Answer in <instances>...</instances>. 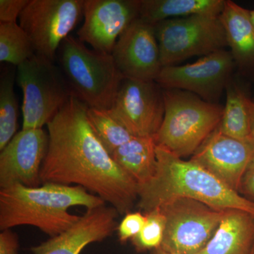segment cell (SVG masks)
Listing matches in <instances>:
<instances>
[{
	"mask_svg": "<svg viewBox=\"0 0 254 254\" xmlns=\"http://www.w3.org/2000/svg\"><path fill=\"white\" fill-rule=\"evenodd\" d=\"M166 218L160 249L174 254H198L208 243L225 210L190 198H177L160 207Z\"/></svg>",
	"mask_w": 254,
	"mask_h": 254,
	"instance_id": "ba28073f",
	"label": "cell"
},
{
	"mask_svg": "<svg viewBox=\"0 0 254 254\" xmlns=\"http://www.w3.org/2000/svg\"><path fill=\"white\" fill-rule=\"evenodd\" d=\"M88 108L72 96L47 125L48 147L41 183L83 187L120 215H126L138 200V183L119 166L95 134Z\"/></svg>",
	"mask_w": 254,
	"mask_h": 254,
	"instance_id": "6da1fadb",
	"label": "cell"
},
{
	"mask_svg": "<svg viewBox=\"0 0 254 254\" xmlns=\"http://www.w3.org/2000/svg\"><path fill=\"white\" fill-rule=\"evenodd\" d=\"M30 0H0V23L16 22Z\"/></svg>",
	"mask_w": 254,
	"mask_h": 254,
	"instance_id": "4316f807",
	"label": "cell"
},
{
	"mask_svg": "<svg viewBox=\"0 0 254 254\" xmlns=\"http://www.w3.org/2000/svg\"><path fill=\"white\" fill-rule=\"evenodd\" d=\"M140 7L141 0H84L77 38L92 49L112 54L119 38L139 17Z\"/></svg>",
	"mask_w": 254,
	"mask_h": 254,
	"instance_id": "7c38bea8",
	"label": "cell"
},
{
	"mask_svg": "<svg viewBox=\"0 0 254 254\" xmlns=\"http://www.w3.org/2000/svg\"><path fill=\"white\" fill-rule=\"evenodd\" d=\"M235 67L231 53L221 50L195 63L164 66L155 82L163 89H177L217 103L232 79Z\"/></svg>",
	"mask_w": 254,
	"mask_h": 254,
	"instance_id": "30bf717a",
	"label": "cell"
},
{
	"mask_svg": "<svg viewBox=\"0 0 254 254\" xmlns=\"http://www.w3.org/2000/svg\"><path fill=\"white\" fill-rule=\"evenodd\" d=\"M225 93L226 102L218 125L219 130L232 138L250 141L252 98L233 78L227 84Z\"/></svg>",
	"mask_w": 254,
	"mask_h": 254,
	"instance_id": "44dd1931",
	"label": "cell"
},
{
	"mask_svg": "<svg viewBox=\"0 0 254 254\" xmlns=\"http://www.w3.org/2000/svg\"><path fill=\"white\" fill-rule=\"evenodd\" d=\"M118 210L106 204L80 216L73 226L58 236L31 247L33 254H80L87 246L111 236L118 228Z\"/></svg>",
	"mask_w": 254,
	"mask_h": 254,
	"instance_id": "2e32d148",
	"label": "cell"
},
{
	"mask_svg": "<svg viewBox=\"0 0 254 254\" xmlns=\"http://www.w3.org/2000/svg\"><path fill=\"white\" fill-rule=\"evenodd\" d=\"M27 33L17 22L0 23V62L19 66L36 55Z\"/></svg>",
	"mask_w": 254,
	"mask_h": 254,
	"instance_id": "603a6c76",
	"label": "cell"
},
{
	"mask_svg": "<svg viewBox=\"0 0 254 254\" xmlns=\"http://www.w3.org/2000/svg\"><path fill=\"white\" fill-rule=\"evenodd\" d=\"M249 11H250L251 19L254 25V9H249Z\"/></svg>",
	"mask_w": 254,
	"mask_h": 254,
	"instance_id": "1f68e13d",
	"label": "cell"
},
{
	"mask_svg": "<svg viewBox=\"0 0 254 254\" xmlns=\"http://www.w3.org/2000/svg\"><path fill=\"white\" fill-rule=\"evenodd\" d=\"M250 254H254V245L253 247V248H252V252H251Z\"/></svg>",
	"mask_w": 254,
	"mask_h": 254,
	"instance_id": "d6a6232c",
	"label": "cell"
},
{
	"mask_svg": "<svg viewBox=\"0 0 254 254\" xmlns=\"http://www.w3.org/2000/svg\"><path fill=\"white\" fill-rule=\"evenodd\" d=\"M112 55L120 73L130 79L155 81L163 67L154 25L139 17L119 38Z\"/></svg>",
	"mask_w": 254,
	"mask_h": 254,
	"instance_id": "5bb4252c",
	"label": "cell"
},
{
	"mask_svg": "<svg viewBox=\"0 0 254 254\" xmlns=\"http://www.w3.org/2000/svg\"><path fill=\"white\" fill-rule=\"evenodd\" d=\"M4 66L0 76V150L17 132L18 104L14 91L16 70Z\"/></svg>",
	"mask_w": 254,
	"mask_h": 254,
	"instance_id": "7402d4cb",
	"label": "cell"
},
{
	"mask_svg": "<svg viewBox=\"0 0 254 254\" xmlns=\"http://www.w3.org/2000/svg\"><path fill=\"white\" fill-rule=\"evenodd\" d=\"M106 204L98 195L83 187L55 183L28 187L14 185L0 190V230L29 225L50 237L58 236L73 226L80 216L68 209H87Z\"/></svg>",
	"mask_w": 254,
	"mask_h": 254,
	"instance_id": "3957f363",
	"label": "cell"
},
{
	"mask_svg": "<svg viewBox=\"0 0 254 254\" xmlns=\"http://www.w3.org/2000/svg\"><path fill=\"white\" fill-rule=\"evenodd\" d=\"M174 254L171 253H169V252H165L162 250V249L159 248L158 250H155L152 251L151 254Z\"/></svg>",
	"mask_w": 254,
	"mask_h": 254,
	"instance_id": "4dcf8cb0",
	"label": "cell"
},
{
	"mask_svg": "<svg viewBox=\"0 0 254 254\" xmlns=\"http://www.w3.org/2000/svg\"><path fill=\"white\" fill-rule=\"evenodd\" d=\"M57 58L75 97L88 108L111 109L125 78L112 54L88 48L69 36L62 43Z\"/></svg>",
	"mask_w": 254,
	"mask_h": 254,
	"instance_id": "277c9868",
	"label": "cell"
},
{
	"mask_svg": "<svg viewBox=\"0 0 254 254\" xmlns=\"http://www.w3.org/2000/svg\"><path fill=\"white\" fill-rule=\"evenodd\" d=\"M238 193L254 204V155L241 179Z\"/></svg>",
	"mask_w": 254,
	"mask_h": 254,
	"instance_id": "83f0119b",
	"label": "cell"
},
{
	"mask_svg": "<svg viewBox=\"0 0 254 254\" xmlns=\"http://www.w3.org/2000/svg\"><path fill=\"white\" fill-rule=\"evenodd\" d=\"M220 17L235 66L241 74L254 79V25L250 11L226 0Z\"/></svg>",
	"mask_w": 254,
	"mask_h": 254,
	"instance_id": "e0dca14e",
	"label": "cell"
},
{
	"mask_svg": "<svg viewBox=\"0 0 254 254\" xmlns=\"http://www.w3.org/2000/svg\"><path fill=\"white\" fill-rule=\"evenodd\" d=\"M164 99L165 115L155 143L180 158L193 155L218 127L223 107L182 90L164 89Z\"/></svg>",
	"mask_w": 254,
	"mask_h": 254,
	"instance_id": "5b68a950",
	"label": "cell"
},
{
	"mask_svg": "<svg viewBox=\"0 0 254 254\" xmlns=\"http://www.w3.org/2000/svg\"><path fill=\"white\" fill-rule=\"evenodd\" d=\"M48 147L43 128H22L0 153V187H39L41 170Z\"/></svg>",
	"mask_w": 254,
	"mask_h": 254,
	"instance_id": "4fadbf2b",
	"label": "cell"
},
{
	"mask_svg": "<svg viewBox=\"0 0 254 254\" xmlns=\"http://www.w3.org/2000/svg\"><path fill=\"white\" fill-rule=\"evenodd\" d=\"M226 0H141L139 18L155 25L172 18L195 15L220 16Z\"/></svg>",
	"mask_w": 254,
	"mask_h": 254,
	"instance_id": "d6986e66",
	"label": "cell"
},
{
	"mask_svg": "<svg viewBox=\"0 0 254 254\" xmlns=\"http://www.w3.org/2000/svg\"><path fill=\"white\" fill-rule=\"evenodd\" d=\"M145 221L146 218L143 212H129L127 213L117 228L120 243L125 244L128 240H133L141 231Z\"/></svg>",
	"mask_w": 254,
	"mask_h": 254,
	"instance_id": "484cf974",
	"label": "cell"
},
{
	"mask_svg": "<svg viewBox=\"0 0 254 254\" xmlns=\"http://www.w3.org/2000/svg\"><path fill=\"white\" fill-rule=\"evenodd\" d=\"M156 147L154 137H133L115 150L111 156L141 185L150 180L156 171Z\"/></svg>",
	"mask_w": 254,
	"mask_h": 254,
	"instance_id": "ffe728a7",
	"label": "cell"
},
{
	"mask_svg": "<svg viewBox=\"0 0 254 254\" xmlns=\"http://www.w3.org/2000/svg\"><path fill=\"white\" fill-rule=\"evenodd\" d=\"M19 242L16 234L11 230L0 233V254H18Z\"/></svg>",
	"mask_w": 254,
	"mask_h": 254,
	"instance_id": "f1b7e54d",
	"label": "cell"
},
{
	"mask_svg": "<svg viewBox=\"0 0 254 254\" xmlns=\"http://www.w3.org/2000/svg\"><path fill=\"white\" fill-rule=\"evenodd\" d=\"M110 110L133 136L154 137L165 115L164 89L155 81L125 78Z\"/></svg>",
	"mask_w": 254,
	"mask_h": 254,
	"instance_id": "8fae6325",
	"label": "cell"
},
{
	"mask_svg": "<svg viewBox=\"0 0 254 254\" xmlns=\"http://www.w3.org/2000/svg\"><path fill=\"white\" fill-rule=\"evenodd\" d=\"M163 66L225 50L226 33L220 16L195 15L154 25Z\"/></svg>",
	"mask_w": 254,
	"mask_h": 254,
	"instance_id": "52a82bcc",
	"label": "cell"
},
{
	"mask_svg": "<svg viewBox=\"0 0 254 254\" xmlns=\"http://www.w3.org/2000/svg\"><path fill=\"white\" fill-rule=\"evenodd\" d=\"M23 92L22 128H43L72 96L61 68L36 54L17 66Z\"/></svg>",
	"mask_w": 254,
	"mask_h": 254,
	"instance_id": "8992f818",
	"label": "cell"
},
{
	"mask_svg": "<svg viewBox=\"0 0 254 254\" xmlns=\"http://www.w3.org/2000/svg\"><path fill=\"white\" fill-rule=\"evenodd\" d=\"M146 221L141 231L131 240L138 253L158 250L163 244L166 228V218L160 208L145 212Z\"/></svg>",
	"mask_w": 254,
	"mask_h": 254,
	"instance_id": "d4e9b609",
	"label": "cell"
},
{
	"mask_svg": "<svg viewBox=\"0 0 254 254\" xmlns=\"http://www.w3.org/2000/svg\"><path fill=\"white\" fill-rule=\"evenodd\" d=\"M153 177L138 185V206L143 213L177 198L198 200L220 210L237 209L254 214V204L193 160H185L157 145Z\"/></svg>",
	"mask_w": 254,
	"mask_h": 254,
	"instance_id": "7a4b0ae2",
	"label": "cell"
},
{
	"mask_svg": "<svg viewBox=\"0 0 254 254\" xmlns=\"http://www.w3.org/2000/svg\"><path fill=\"white\" fill-rule=\"evenodd\" d=\"M251 132L250 141L254 145V99L250 102Z\"/></svg>",
	"mask_w": 254,
	"mask_h": 254,
	"instance_id": "f546056e",
	"label": "cell"
},
{
	"mask_svg": "<svg viewBox=\"0 0 254 254\" xmlns=\"http://www.w3.org/2000/svg\"><path fill=\"white\" fill-rule=\"evenodd\" d=\"M87 117L95 134L110 155L135 137L113 116L110 110L88 108Z\"/></svg>",
	"mask_w": 254,
	"mask_h": 254,
	"instance_id": "cb8c5ba5",
	"label": "cell"
},
{
	"mask_svg": "<svg viewBox=\"0 0 254 254\" xmlns=\"http://www.w3.org/2000/svg\"><path fill=\"white\" fill-rule=\"evenodd\" d=\"M84 0H30L19 17L36 54L54 62L62 43L76 28Z\"/></svg>",
	"mask_w": 254,
	"mask_h": 254,
	"instance_id": "9c48e42d",
	"label": "cell"
},
{
	"mask_svg": "<svg viewBox=\"0 0 254 254\" xmlns=\"http://www.w3.org/2000/svg\"><path fill=\"white\" fill-rule=\"evenodd\" d=\"M254 245V214L229 209L208 243L198 254H250Z\"/></svg>",
	"mask_w": 254,
	"mask_h": 254,
	"instance_id": "ac0fdd59",
	"label": "cell"
},
{
	"mask_svg": "<svg viewBox=\"0 0 254 254\" xmlns=\"http://www.w3.org/2000/svg\"><path fill=\"white\" fill-rule=\"evenodd\" d=\"M254 155L252 141L227 136L218 127L195 150L190 160L238 192L241 179Z\"/></svg>",
	"mask_w": 254,
	"mask_h": 254,
	"instance_id": "9a60e30c",
	"label": "cell"
}]
</instances>
